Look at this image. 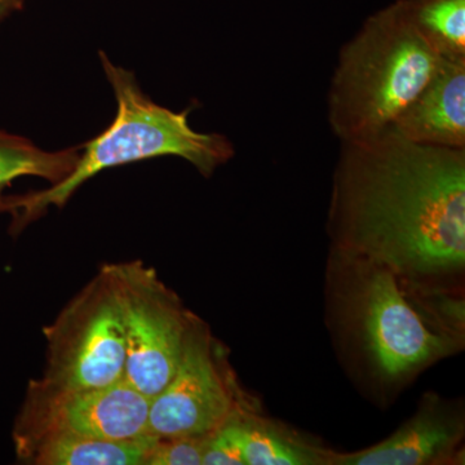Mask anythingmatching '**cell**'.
<instances>
[{"instance_id":"6da1fadb","label":"cell","mask_w":465,"mask_h":465,"mask_svg":"<svg viewBox=\"0 0 465 465\" xmlns=\"http://www.w3.org/2000/svg\"><path fill=\"white\" fill-rule=\"evenodd\" d=\"M327 232L331 250L459 292L465 269V149L407 142L391 127L341 143Z\"/></svg>"},{"instance_id":"7a4b0ae2","label":"cell","mask_w":465,"mask_h":465,"mask_svg":"<svg viewBox=\"0 0 465 465\" xmlns=\"http://www.w3.org/2000/svg\"><path fill=\"white\" fill-rule=\"evenodd\" d=\"M326 316L358 384L388 402L464 347V302L362 256L330 251Z\"/></svg>"},{"instance_id":"3957f363","label":"cell","mask_w":465,"mask_h":465,"mask_svg":"<svg viewBox=\"0 0 465 465\" xmlns=\"http://www.w3.org/2000/svg\"><path fill=\"white\" fill-rule=\"evenodd\" d=\"M100 58L118 104L114 121L85 143L84 154L65 179L45 191L5 195L2 213L12 216V234L23 231L51 207L65 206L84 183L109 168L174 155L210 177L234 157V145L224 134L193 130L188 121L191 109L176 113L158 105L143 94L134 73L114 65L104 52Z\"/></svg>"},{"instance_id":"277c9868","label":"cell","mask_w":465,"mask_h":465,"mask_svg":"<svg viewBox=\"0 0 465 465\" xmlns=\"http://www.w3.org/2000/svg\"><path fill=\"white\" fill-rule=\"evenodd\" d=\"M440 58L410 23L402 2L371 15L339 52L327 121L341 143L391 127L436 72Z\"/></svg>"},{"instance_id":"5b68a950","label":"cell","mask_w":465,"mask_h":465,"mask_svg":"<svg viewBox=\"0 0 465 465\" xmlns=\"http://www.w3.org/2000/svg\"><path fill=\"white\" fill-rule=\"evenodd\" d=\"M103 268L112 281L124 323V379L152 400L176 371L194 314L140 260Z\"/></svg>"},{"instance_id":"8992f818","label":"cell","mask_w":465,"mask_h":465,"mask_svg":"<svg viewBox=\"0 0 465 465\" xmlns=\"http://www.w3.org/2000/svg\"><path fill=\"white\" fill-rule=\"evenodd\" d=\"M47 341L45 387L61 391L106 387L124 379L121 311L105 269L43 330Z\"/></svg>"},{"instance_id":"52a82bcc","label":"cell","mask_w":465,"mask_h":465,"mask_svg":"<svg viewBox=\"0 0 465 465\" xmlns=\"http://www.w3.org/2000/svg\"><path fill=\"white\" fill-rule=\"evenodd\" d=\"M246 405L207 324L193 317L182 360L171 381L150 400L149 434L154 439L207 436Z\"/></svg>"},{"instance_id":"ba28073f","label":"cell","mask_w":465,"mask_h":465,"mask_svg":"<svg viewBox=\"0 0 465 465\" xmlns=\"http://www.w3.org/2000/svg\"><path fill=\"white\" fill-rule=\"evenodd\" d=\"M150 400L125 379L91 390L61 391L32 381L15 420V449L47 434L134 440L149 434Z\"/></svg>"},{"instance_id":"9c48e42d","label":"cell","mask_w":465,"mask_h":465,"mask_svg":"<svg viewBox=\"0 0 465 465\" xmlns=\"http://www.w3.org/2000/svg\"><path fill=\"white\" fill-rule=\"evenodd\" d=\"M464 433L463 405L430 391L388 439L361 451H332L330 465L449 464L460 457Z\"/></svg>"},{"instance_id":"30bf717a","label":"cell","mask_w":465,"mask_h":465,"mask_svg":"<svg viewBox=\"0 0 465 465\" xmlns=\"http://www.w3.org/2000/svg\"><path fill=\"white\" fill-rule=\"evenodd\" d=\"M391 128L407 142L465 149V60L440 58L430 81Z\"/></svg>"},{"instance_id":"8fae6325","label":"cell","mask_w":465,"mask_h":465,"mask_svg":"<svg viewBox=\"0 0 465 465\" xmlns=\"http://www.w3.org/2000/svg\"><path fill=\"white\" fill-rule=\"evenodd\" d=\"M217 430L240 451L244 465H330L332 451L260 418L247 405L235 409Z\"/></svg>"},{"instance_id":"7c38bea8","label":"cell","mask_w":465,"mask_h":465,"mask_svg":"<svg viewBox=\"0 0 465 465\" xmlns=\"http://www.w3.org/2000/svg\"><path fill=\"white\" fill-rule=\"evenodd\" d=\"M154 437L134 440L47 434L16 448L18 460L35 465H145Z\"/></svg>"},{"instance_id":"4fadbf2b","label":"cell","mask_w":465,"mask_h":465,"mask_svg":"<svg viewBox=\"0 0 465 465\" xmlns=\"http://www.w3.org/2000/svg\"><path fill=\"white\" fill-rule=\"evenodd\" d=\"M79 157V148L45 152L25 137L0 130V213L5 203V191L15 180L36 176L54 185L72 173Z\"/></svg>"},{"instance_id":"5bb4252c","label":"cell","mask_w":465,"mask_h":465,"mask_svg":"<svg viewBox=\"0 0 465 465\" xmlns=\"http://www.w3.org/2000/svg\"><path fill=\"white\" fill-rule=\"evenodd\" d=\"M410 23L440 58L465 60V0H401Z\"/></svg>"},{"instance_id":"9a60e30c","label":"cell","mask_w":465,"mask_h":465,"mask_svg":"<svg viewBox=\"0 0 465 465\" xmlns=\"http://www.w3.org/2000/svg\"><path fill=\"white\" fill-rule=\"evenodd\" d=\"M207 436L154 439L145 465H202Z\"/></svg>"},{"instance_id":"2e32d148","label":"cell","mask_w":465,"mask_h":465,"mask_svg":"<svg viewBox=\"0 0 465 465\" xmlns=\"http://www.w3.org/2000/svg\"><path fill=\"white\" fill-rule=\"evenodd\" d=\"M202 465H244L240 451L219 430L208 434Z\"/></svg>"},{"instance_id":"e0dca14e","label":"cell","mask_w":465,"mask_h":465,"mask_svg":"<svg viewBox=\"0 0 465 465\" xmlns=\"http://www.w3.org/2000/svg\"><path fill=\"white\" fill-rule=\"evenodd\" d=\"M24 0H0V24L14 14L15 11L23 7Z\"/></svg>"}]
</instances>
